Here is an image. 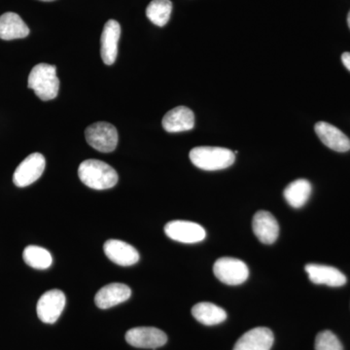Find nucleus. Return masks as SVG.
<instances>
[{
  "label": "nucleus",
  "instance_id": "1",
  "mask_svg": "<svg viewBox=\"0 0 350 350\" xmlns=\"http://www.w3.org/2000/svg\"><path fill=\"white\" fill-rule=\"evenodd\" d=\"M80 180L94 190H107L118 182V174L111 165L98 160H87L78 169Z\"/></svg>",
  "mask_w": 350,
  "mask_h": 350
},
{
  "label": "nucleus",
  "instance_id": "2",
  "mask_svg": "<svg viewBox=\"0 0 350 350\" xmlns=\"http://www.w3.org/2000/svg\"><path fill=\"white\" fill-rule=\"evenodd\" d=\"M27 86L33 90L41 100H54L59 94V80L55 66L39 64L29 73Z\"/></svg>",
  "mask_w": 350,
  "mask_h": 350
},
{
  "label": "nucleus",
  "instance_id": "3",
  "mask_svg": "<svg viewBox=\"0 0 350 350\" xmlns=\"http://www.w3.org/2000/svg\"><path fill=\"white\" fill-rule=\"evenodd\" d=\"M190 160L200 170L214 172L231 167L236 154L223 147L200 146L191 150Z\"/></svg>",
  "mask_w": 350,
  "mask_h": 350
},
{
  "label": "nucleus",
  "instance_id": "4",
  "mask_svg": "<svg viewBox=\"0 0 350 350\" xmlns=\"http://www.w3.org/2000/svg\"><path fill=\"white\" fill-rule=\"evenodd\" d=\"M85 137L90 146L103 153H110L118 144V131L107 122H98L88 126Z\"/></svg>",
  "mask_w": 350,
  "mask_h": 350
},
{
  "label": "nucleus",
  "instance_id": "5",
  "mask_svg": "<svg viewBox=\"0 0 350 350\" xmlns=\"http://www.w3.org/2000/svg\"><path fill=\"white\" fill-rule=\"evenodd\" d=\"M213 273L221 282L228 285H239L250 276L245 262L237 258L222 257L215 262Z\"/></svg>",
  "mask_w": 350,
  "mask_h": 350
},
{
  "label": "nucleus",
  "instance_id": "6",
  "mask_svg": "<svg viewBox=\"0 0 350 350\" xmlns=\"http://www.w3.org/2000/svg\"><path fill=\"white\" fill-rule=\"evenodd\" d=\"M46 167L42 154H31L20 163L13 175V182L17 187H27L38 181Z\"/></svg>",
  "mask_w": 350,
  "mask_h": 350
},
{
  "label": "nucleus",
  "instance_id": "7",
  "mask_svg": "<svg viewBox=\"0 0 350 350\" xmlns=\"http://www.w3.org/2000/svg\"><path fill=\"white\" fill-rule=\"evenodd\" d=\"M66 295L59 289L46 292L39 299L36 312L44 323L53 324L59 319L66 306Z\"/></svg>",
  "mask_w": 350,
  "mask_h": 350
},
{
  "label": "nucleus",
  "instance_id": "8",
  "mask_svg": "<svg viewBox=\"0 0 350 350\" xmlns=\"http://www.w3.org/2000/svg\"><path fill=\"white\" fill-rule=\"evenodd\" d=\"M126 340L137 349H156L167 344L165 332L154 327H137L126 332Z\"/></svg>",
  "mask_w": 350,
  "mask_h": 350
},
{
  "label": "nucleus",
  "instance_id": "9",
  "mask_svg": "<svg viewBox=\"0 0 350 350\" xmlns=\"http://www.w3.org/2000/svg\"><path fill=\"white\" fill-rule=\"evenodd\" d=\"M165 232L170 239L182 243H200L206 237L202 226L190 221H172L165 226Z\"/></svg>",
  "mask_w": 350,
  "mask_h": 350
},
{
  "label": "nucleus",
  "instance_id": "10",
  "mask_svg": "<svg viewBox=\"0 0 350 350\" xmlns=\"http://www.w3.org/2000/svg\"><path fill=\"white\" fill-rule=\"evenodd\" d=\"M121 36V27L115 20L107 21L103 27L100 38V54L103 63L111 66L118 55V42Z\"/></svg>",
  "mask_w": 350,
  "mask_h": 350
},
{
  "label": "nucleus",
  "instance_id": "11",
  "mask_svg": "<svg viewBox=\"0 0 350 350\" xmlns=\"http://www.w3.org/2000/svg\"><path fill=\"white\" fill-rule=\"evenodd\" d=\"M273 340V332L266 327H257L243 334L232 350H271Z\"/></svg>",
  "mask_w": 350,
  "mask_h": 350
},
{
  "label": "nucleus",
  "instance_id": "12",
  "mask_svg": "<svg viewBox=\"0 0 350 350\" xmlns=\"http://www.w3.org/2000/svg\"><path fill=\"white\" fill-rule=\"evenodd\" d=\"M108 259L119 266H133L139 260V254L131 244L118 239H109L103 245Z\"/></svg>",
  "mask_w": 350,
  "mask_h": 350
},
{
  "label": "nucleus",
  "instance_id": "13",
  "mask_svg": "<svg viewBox=\"0 0 350 350\" xmlns=\"http://www.w3.org/2000/svg\"><path fill=\"white\" fill-rule=\"evenodd\" d=\"M252 229L255 236L261 243L271 244L275 243L280 234V226L273 214L269 211H258L253 217Z\"/></svg>",
  "mask_w": 350,
  "mask_h": 350
},
{
  "label": "nucleus",
  "instance_id": "14",
  "mask_svg": "<svg viewBox=\"0 0 350 350\" xmlns=\"http://www.w3.org/2000/svg\"><path fill=\"white\" fill-rule=\"evenodd\" d=\"M131 296V290L123 283H111L101 288L94 297V303L101 310H107L128 301Z\"/></svg>",
  "mask_w": 350,
  "mask_h": 350
},
{
  "label": "nucleus",
  "instance_id": "15",
  "mask_svg": "<svg viewBox=\"0 0 350 350\" xmlns=\"http://www.w3.org/2000/svg\"><path fill=\"white\" fill-rule=\"evenodd\" d=\"M306 271L310 282L314 284L328 285L330 287L344 286L347 283V278L342 271L334 267L324 265L308 264L306 266Z\"/></svg>",
  "mask_w": 350,
  "mask_h": 350
},
{
  "label": "nucleus",
  "instance_id": "16",
  "mask_svg": "<svg viewBox=\"0 0 350 350\" xmlns=\"http://www.w3.org/2000/svg\"><path fill=\"white\" fill-rule=\"evenodd\" d=\"M315 133L324 145L337 152L350 150V139L342 131L326 122H319L314 126Z\"/></svg>",
  "mask_w": 350,
  "mask_h": 350
},
{
  "label": "nucleus",
  "instance_id": "17",
  "mask_svg": "<svg viewBox=\"0 0 350 350\" xmlns=\"http://www.w3.org/2000/svg\"><path fill=\"white\" fill-rule=\"evenodd\" d=\"M162 124L167 133L190 131L195 126V115L190 108L177 107L163 116Z\"/></svg>",
  "mask_w": 350,
  "mask_h": 350
},
{
  "label": "nucleus",
  "instance_id": "18",
  "mask_svg": "<svg viewBox=\"0 0 350 350\" xmlns=\"http://www.w3.org/2000/svg\"><path fill=\"white\" fill-rule=\"evenodd\" d=\"M29 34V27L18 14L7 12L0 16V38L2 40L25 38Z\"/></svg>",
  "mask_w": 350,
  "mask_h": 350
},
{
  "label": "nucleus",
  "instance_id": "19",
  "mask_svg": "<svg viewBox=\"0 0 350 350\" xmlns=\"http://www.w3.org/2000/svg\"><path fill=\"white\" fill-rule=\"evenodd\" d=\"M192 314L196 320L206 326L218 325L227 319L225 310L207 301H202L193 306Z\"/></svg>",
  "mask_w": 350,
  "mask_h": 350
},
{
  "label": "nucleus",
  "instance_id": "20",
  "mask_svg": "<svg viewBox=\"0 0 350 350\" xmlns=\"http://www.w3.org/2000/svg\"><path fill=\"white\" fill-rule=\"evenodd\" d=\"M312 191V184L310 182L306 179H298L285 188L283 195L289 206L294 208H301L310 199Z\"/></svg>",
  "mask_w": 350,
  "mask_h": 350
},
{
  "label": "nucleus",
  "instance_id": "21",
  "mask_svg": "<svg viewBox=\"0 0 350 350\" xmlns=\"http://www.w3.org/2000/svg\"><path fill=\"white\" fill-rule=\"evenodd\" d=\"M25 264L36 269H46L52 266L53 257L51 253L40 246L29 245L23 253Z\"/></svg>",
  "mask_w": 350,
  "mask_h": 350
},
{
  "label": "nucleus",
  "instance_id": "22",
  "mask_svg": "<svg viewBox=\"0 0 350 350\" xmlns=\"http://www.w3.org/2000/svg\"><path fill=\"white\" fill-rule=\"evenodd\" d=\"M172 3L170 0H153L146 8V16L154 25L163 27L172 15Z\"/></svg>",
  "mask_w": 350,
  "mask_h": 350
},
{
  "label": "nucleus",
  "instance_id": "23",
  "mask_svg": "<svg viewBox=\"0 0 350 350\" xmlns=\"http://www.w3.org/2000/svg\"><path fill=\"white\" fill-rule=\"evenodd\" d=\"M315 350H344V347L333 332L326 330L317 336Z\"/></svg>",
  "mask_w": 350,
  "mask_h": 350
},
{
  "label": "nucleus",
  "instance_id": "24",
  "mask_svg": "<svg viewBox=\"0 0 350 350\" xmlns=\"http://www.w3.org/2000/svg\"><path fill=\"white\" fill-rule=\"evenodd\" d=\"M342 62L345 68L350 71V53L345 52L342 55Z\"/></svg>",
  "mask_w": 350,
  "mask_h": 350
},
{
  "label": "nucleus",
  "instance_id": "25",
  "mask_svg": "<svg viewBox=\"0 0 350 350\" xmlns=\"http://www.w3.org/2000/svg\"><path fill=\"white\" fill-rule=\"evenodd\" d=\"M347 25H349V27L350 29V11L349 13V16H347Z\"/></svg>",
  "mask_w": 350,
  "mask_h": 350
},
{
  "label": "nucleus",
  "instance_id": "26",
  "mask_svg": "<svg viewBox=\"0 0 350 350\" xmlns=\"http://www.w3.org/2000/svg\"><path fill=\"white\" fill-rule=\"evenodd\" d=\"M40 1L50 2V1H55V0H40Z\"/></svg>",
  "mask_w": 350,
  "mask_h": 350
}]
</instances>
